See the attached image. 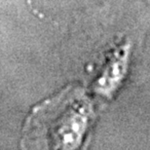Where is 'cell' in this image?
I'll list each match as a JSON object with an SVG mask.
<instances>
[{
    "label": "cell",
    "mask_w": 150,
    "mask_h": 150,
    "mask_svg": "<svg viewBox=\"0 0 150 150\" xmlns=\"http://www.w3.org/2000/svg\"><path fill=\"white\" fill-rule=\"evenodd\" d=\"M92 116L88 100L69 88L35 108L23 129V150H82Z\"/></svg>",
    "instance_id": "obj_1"
}]
</instances>
